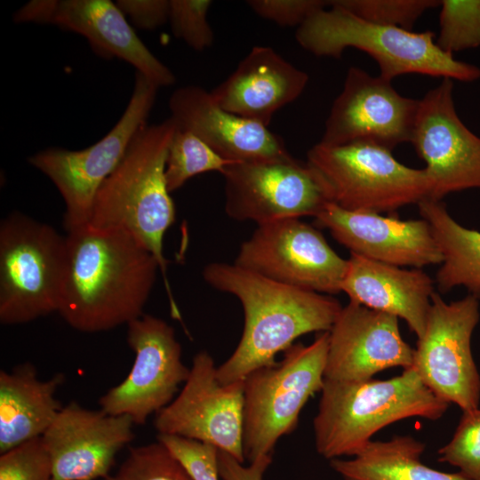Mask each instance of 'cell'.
I'll return each instance as SVG.
<instances>
[{
	"mask_svg": "<svg viewBox=\"0 0 480 480\" xmlns=\"http://www.w3.org/2000/svg\"><path fill=\"white\" fill-rule=\"evenodd\" d=\"M212 4L210 0H170L172 31L195 51H204L213 44V31L207 20Z\"/></svg>",
	"mask_w": 480,
	"mask_h": 480,
	"instance_id": "obj_32",
	"label": "cell"
},
{
	"mask_svg": "<svg viewBox=\"0 0 480 480\" xmlns=\"http://www.w3.org/2000/svg\"><path fill=\"white\" fill-rule=\"evenodd\" d=\"M449 405L424 384L413 367L384 380L324 379L313 420L316 449L330 460L354 457L389 424L412 417L436 420Z\"/></svg>",
	"mask_w": 480,
	"mask_h": 480,
	"instance_id": "obj_4",
	"label": "cell"
},
{
	"mask_svg": "<svg viewBox=\"0 0 480 480\" xmlns=\"http://www.w3.org/2000/svg\"><path fill=\"white\" fill-rule=\"evenodd\" d=\"M247 5L260 18L281 27H300L311 15L330 6L325 0H249Z\"/></svg>",
	"mask_w": 480,
	"mask_h": 480,
	"instance_id": "obj_35",
	"label": "cell"
},
{
	"mask_svg": "<svg viewBox=\"0 0 480 480\" xmlns=\"http://www.w3.org/2000/svg\"><path fill=\"white\" fill-rule=\"evenodd\" d=\"M418 208L444 258L436 276L438 291L444 293L463 286L480 299V232L458 223L441 200L424 199Z\"/></svg>",
	"mask_w": 480,
	"mask_h": 480,
	"instance_id": "obj_26",
	"label": "cell"
},
{
	"mask_svg": "<svg viewBox=\"0 0 480 480\" xmlns=\"http://www.w3.org/2000/svg\"><path fill=\"white\" fill-rule=\"evenodd\" d=\"M234 263L273 281L323 294L341 292L348 260L299 218L259 224Z\"/></svg>",
	"mask_w": 480,
	"mask_h": 480,
	"instance_id": "obj_10",
	"label": "cell"
},
{
	"mask_svg": "<svg viewBox=\"0 0 480 480\" xmlns=\"http://www.w3.org/2000/svg\"><path fill=\"white\" fill-rule=\"evenodd\" d=\"M271 461L272 455H266L245 467L230 454L218 451L219 474L222 480H263Z\"/></svg>",
	"mask_w": 480,
	"mask_h": 480,
	"instance_id": "obj_37",
	"label": "cell"
},
{
	"mask_svg": "<svg viewBox=\"0 0 480 480\" xmlns=\"http://www.w3.org/2000/svg\"><path fill=\"white\" fill-rule=\"evenodd\" d=\"M295 39L317 57L340 58L347 48L361 50L374 59L380 76L388 81L407 74L466 83L480 78L478 67L441 50L435 33L372 23L332 1L297 28Z\"/></svg>",
	"mask_w": 480,
	"mask_h": 480,
	"instance_id": "obj_5",
	"label": "cell"
},
{
	"mask_svg": "<svg viewBox=\"0 0 480 480\" xmlns=\"http://www.w3.org/2000/svg\"><path fill=\"white\" fill-rule=\"evenodd\" d=\"M203 277L212 288L236 296L244 309L240 341L217 367V379L224 385L275 364L276 356L299 337L329 332L342 309L332 295L286 285L235 263L212 262Z\"/></svg>",
	"mask_w": 480,
	"mask_h": 480,
	"instance_id": "obj_2",
	"label": "cell"
},
{
	"mask_svg": "<svg viewBox=\"0 0 480 480\" xmlns=\"http://www.w3.org/2000/svg\"><path fill=\"white\" fill-rule=\"evenodd\" d=\"M452 91L453 80L443 78L419 100L410 140L426 164L432 200L480 188V137L460 119Z\"/></svg>",
	"mask_w": 480,
	"mask_h": 480,
	"instance_id": "obj_15",
	"label": "cell"
},
{
	"mask_svg": "<svg viewBox=\"0 0 480 480\" xmlns=\"http://www.w3.org/2000/svg\"><path fill=\"white\" fill-rule=\"evenodd\" d=\"M177 127L170 116L158 124H146L138 131L121 162L99 188L89 224L127 232L156 259L172 316L180 320L163 251L164 234L176 215L165 164Z\"/></svg>",
	"mask_w": 480,
	"mask_h": 480,
	"instance_id": "obj_3",
	"label": "cell"
},
{
	"mask_svg": "<svg viewBox=\"0 0 480 480\" xmlns=\"http://www.w3.org/2000/svg\"><path fill=\"white\" fill-rule=\"evenodd\" d=\"M116 4L140 29H155L169 21L170 0H117Z\"/></svg>",
	"mask_w": 480,
	"mask_h": 480,
	"instance_id": "obj_36",
	"label": "cell"
},
{
	"mask_svg": "<svg viewBox=\"0 0 480 480\" xmlns=\"http://www.w3.org/2000/svg\"><path fill=\"white\" fill-rule=\"evenodd\" d=\"M0 480H52L51 460L42 437L0 454Z\"/></svg>",
	"mask_w": 480,
	"mask_h": 480,
	"instance_id": "obj_33",
	"label": "cell"
},
{
	"mask_svg": "<svg viewBox=\"0 0 480 480\" xmlns=\"http://www.w3.org/2000/svg\"><path fill=\"white\" fill-rule=\"evenodd\" d=\"M350 252L382 263L421 268L441 264L443 254L427 220L348 211L329 203L315 217Z\"/></svg>",
	"mask_w": 480,
	"mask_h": 480,
	"instance_id": "obj_20",
	"label": "cell"
},
{
	"mask_svg": "<svg viewBox=\"0 0 480 480\" xmlns=\"http://www.w3.org/2000/svg\"><path fill=\"white\" fill-rule=\"evenodd\" d=\"M434 283L420 268H403L351 252L341 292L350 302L404 320L420 339L435 293Z\"/></svg>",
	"mask_w": 480,
	"mask_h": 480,
	"instance_id": "obj_23",
	"label": "cell"
},
{
	"mask_svg": "<svg viewBox=\"0 0 480 480\" xmlns=\"http://www.w3.org/2000/svg\"><path fill=\"white\" fill-rule=\"evenodd\" d=\"M418 107L419 100L401 95L391 81L350 67L320 142L342 145L368 141L392 150L410 142Z\"/></svg>",
	"mask_w": 480,
	"mask_h": 480,
	"instance_id": "obj_17",
	"label": "cell"
},
{
	"mask_svg": "<svg viewBox=\"0 0 480 480\" xmlns=\"http://www.w3.org/2000/svg\"><path fill=\"white\" fill-rule=\"evenodd\" d=\"M308 75L269 46L257 45L212 92L225 110L268 126L273 116L305 90Z\"/></svg>",
	"mask_w": 480,
	"mask_h": 480,
	"instance_id": "obj_22",
	"label": "cell"
},
{
	"mask_svg": "<svg viewBox=\"0 0 480 480\" xmlns=\"http://www.w3.org/2000/svg\"><path fill=\"white\" fill-rule=\"evenodd\" d=\"M65 375L40 380L31 363L0 371V454L41 437L62 405L56 398Z\"/></svg>",
	"mask_w": 480,
	"mask_h": 480,
	"instance_id": "obj_24",
	"label": "cell"
},
{
	"mask_svg": "<svg viewBox=\"0 0 480 480\" xmlns=\"http://www.w3.org/2000/svg\"><path fill=\"white\" fill-rule=\"evenodd\" d=\"M413 356L398 317L349 301L329 331L324 379L366 380L392 367H412Z\"/></svg>",
	"mask_w": 480,
	"mask_h": 480,
	"instance_id": "obj_19",
	"label": "cell"
},
{
	"mask_svg": "<svg viewBox=\"0 0 480 480\" xmlns=\"http://www.w3.org/2000/svg\"><path fill=\"white\" fill-rule=\"evenodd\" d=\"M225 212L233 220L259 224L289 218H314L332 203L319 174L295 159L238 162L227 165Z\"/></svg>",
	"mask_w": 480,
	"mask_h": 480,
	"instance_id": "obj_12",
	"label": "cell"
},
{
	"mask_svg": "<svg viewBox=\"0 0 480 480\" xmlns=\"http://www.w3.org/2000/svg\"><path fill=\"white\" fill-rule=\"evenodd\" d=\"M12 18L16 23L52 25L79 34L95 54L128 62L158 87L176 82L175 75L148 50L110 0H32Z\"/></svg>",
	"mask_w": 480,
	"mask_h": 480,
	"instance_id": "obj_16",
	"label": "cell"
},
{
	"mask_svg": "<svg viewBox=\"0 0 480 480\" xmlns=\"http://www.w3.org/2000/svg\"><path fill=\"white\" fill-rule=\"evenodd\" d=\"M133 421L76 402L62 407L41 436L50 457L52 480H102L117 453L134 438Z\"/></svg>",
	"mask_w": 480,
	"mask_h": 480,
	"instance_id": "obj_18",
	"label": "cell"
},
{
	"mask_svg": "<svg viewBox=\"0 0 480 480\" xmlns=\"http://www.w3.org/2000/svg\"><path fill=\"white\" fill-rule=\"evenodd\" d=\"M328 345L329 332H319L311 344H293L280 362L245 377L244 459L272 455L279 438L295 429L309 397L323 388Z\"/></svg>",
	"mask_w": 480,
	"mask_h": 480,
	"instance_id": "obj_7",
	"label": "cell"
},
{
	"mask_svg": "<svg viewBox=\"0 0 480 480\" xmlns=\"http://www.w3.org/2000/svg\"><path fill=\"white\" fill-rule=\"evenodd\" d=\"M158 88L136 72L126 108L103 138L81 150L52 147L28 157V162L47 176L61 195L67 232L89 224L99 188L121 162L138 131L147 124Z\"/></svg>",
	"mask_w": 480,
	"mask_h": 480,
	"instance_id": "obj_9",
	"label": "cell"
},
{
	"mask_svg": "<svg viewBox=\"0 0 480 480\" xmlns=\"http://www.w3.org/2000/svg\"><path fill=\"white\" fill-rule=\"evenodd\" d=\"M438 460L460 469L470 480H480V409L462 412L448 444L438 450Z\"/></svg>",
	"mask_w": 480,
	"mask_h": 480,
	"instance_id": "obj_31",
	"label": "cell"
},
{
	"mask_svg": "<svg viewBox=\"0 0 480 480\" xmlns=\"http://www.w3.org/2000/svg\"><path fill=\"white\" fill-rule=\"evenodd\" d=\"M307 163L322 178L332 203L348 211L394 212L430 197L425 168L406 166L391 149L372 142L319 141L308 151Z\"/></svg>",
	"mask_w": 480,
	"mask_h": 480,
	"instance_id": "obj_8",
	"label": "cell"
},
{
	"mask_svg": "<svg viewBox=\"0 0 480 480\" xmlns=\"http://www.w3.org/2000/svg\"><path fill=\"white\" fill-rule=\"evenodd\" d=\"M359 18L372 23L411 30L428 9L440 5L436 0H333Z\"/></svg>",
	"mask_w": 480,
	"mask_h": 480,
	"instance_id": "obj_30",
	"label": "cell"
},
{
	"mask_svg": "<svg viewBox=\"0 0 480 480\" xmlns=\"http://www.w3.org/2000/svg\"><path fill=\"white\" fill-rule=\"evenodd\" d=\"M231 164L219 156L201 139L192 132L177 127L170 143L165 180L168 190L179 189L188 180L207 172L222 173Z\"/></svg>",
	"mask_w": 480,
	"mask_h": 480,
	"instance_id": "obj_27",
	"label": "cell"
},
{
	"mask_svg": "<svg viewBox=\"0 0 480 480\" xmlns=\"http://www.w3.org/2000/svg\"><path fill=\"white\" fill-rule=\"evenodd\" d=\"M425 447L411 436H395L370 441L352 459H333L330 465L344 480H470L460 472H441L423 464Z\"/></svg>",
	"mask_w": 480,
	"mask_h": 480,
	"instance_id": "obj_25",
	"label": "cell"
},
{
	"mask_svg": "<svg viewBox=\"0 0 480 480\" xmlns=\"http://www.w3.org/2000/svg\"><path fill=\"white\" fill-rule=\"evenodd\" d=\"M479 317L478 299L473 295L447 303L435 292L414 348L412 367L424 384L462 412L477 409L480 401V375L471 351Z\"/></svg>",
	"mask_w": 480,
	"mask_h": 480,
	"instance_id": "obj_11",
	"label": "cell"
},
{
	"mask_svg": "<svg viewBox=\"0 0 480 480\" xmlns=\"http://www.w3.org/2000/svg\"><path fill=\"white\" fill-rule=\"evenodd\" d=\"M436 43L453 52L480 46V0H442Z\"/></svg>",
	"mask_w": 480,
	"mask_h": 480,
	"instance_id": "obj_28",
	"label": "cell"
},
{
	"mask_svg": "<svg viewBox=\"0 0 480 480\" xmlns=\"http://www.w3.org/2000/svg\"><path fill=\"white\" fill-rule=\"evenodd\" d=\"M244 380L221 384L212 356L200 351L179 395L156 414L154 427L158 434L212 444L244 463Z\"/></svg>",
	"mask_w": 480,
	"mask_h": 480,
	"instance_id": "obj_13",
	"label": "cell"
},
{
	"mask_svg": "<svg viewBox=\"0 0 480 480\" xmlns=\"http://www.w3.org/2000/svg\"><path fill=\"white\" fill-rule=\"evenodd\" d=\"M127 342L134 352L133 365L123 381L99 399L100 410L128 416L143 425L174 398L190 368L174 329L162 318L143 314L127 324Z\"/></svg>",
	"mask_w": 480,
	"mask_h": 480,
	"instance_id": "obj_14",
	"label": "cell"
},
{
	"mask_svg": "<svg viewBox=\"0 0 480 480\" xmlns=\"http://www.w3.org/2000/svg\"><path fill=\"white\" fill-rule=\"evenodd\" d=\"M66 236L13 212L0 224V322L29 323L58 312L66 267Z\"/></svg>",
	"mask_w": 480,
	"mask_h": 480,
	"instance_id": "obj_6",
	"label": "cell"
},
{
	"mask_svg": "<svg viewBox=\"0 0 480 480\" xmlns=\"http://www.w3.org/2000/svg\"><path fill=\"white\" fill-rule=\"evenodd\" d=\"M179 128L201 139L231 163L287 160L292 156L281 137L261 124L222 108L211 92L196 85L175 90L169 100Z\"/></svg>",
	"mask_w": 480,
	"mask_h": 480,
	"instance_id": "obj_21",
	"label": "cell"
},
{
	"mask_svg": "<svg viewBox=\"0 0 480 480\" xmlns=\"http://www.w3.org/2000/svg\"><path fill=\"white\" fill-rule=\"evenodd\" d=\"M157 441L171 452L193 480H219V450L215 446L173 435L158 434Z\"/></svg>",
	"mask_w": 480,
	"mask_h": 480,
	"instance_id": "obj_34",
	"label": "cell"
},
{
	"mask_svg": "<svg viewBox=\"0 0 480 480\" xmlns=\"http://www.w3.org/2000/svg\"><path fill=\"white\" fill-rule=\"evenodd\" d=\"M66 247L57 313L69 326L100 332L143 315L160 268L133 236L87 224L67 232Z\"/></svg>",
	"mask_w": 480,
	"mask_h": 480,
	"instance_id": "obj_1",
	"label": "cell"
},
{
	"mask_svg": "<svg viewBox=\"0 0 480 480\" xmlns=\"http://www.w3.org/2000/svg\"><path fill=\"white\" fill-rule=\"evenodd\" d=\"M102 480H193L160 442L130 448L118 469Z\"/></svg>",
	"mask_w": 480,
	"mask_h": 480,
	"instance_id": "obj_29",
	"label": "cell"
}]
</instances>
